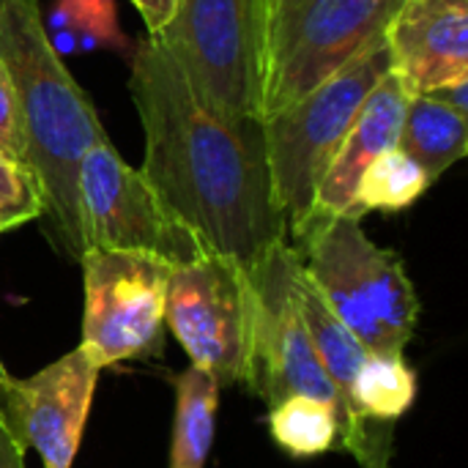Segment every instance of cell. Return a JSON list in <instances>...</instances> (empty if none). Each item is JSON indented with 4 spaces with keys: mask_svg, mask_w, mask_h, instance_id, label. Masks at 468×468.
<instances>
[{
    "mask_svg": "<svg viewBox=\"0 0 468 468\" xmlns=\"http://www.w3.org/2000/svg\"><path fill=\"white\" fill-rule=\"evenodd\" d=\"M296 299H299V310L307 326V335L313 340V348L321 359V367L326 370L329 381L335 384V389L340 392V398L348 406V389L351 381L359 370V365L365 362V356L370 354L351 332L348 326L326 307V302L318 296V291L313 288V282L307 280L304 269L299 266L296 274ZM351 411V409H348ZM354 417V414H351Z\"/></svg>",
    "mask_w": 468,
    "mask_h": 468,
    "instance_id": "17",
    "label": "cell"
},
{
    "mask_svg": "<svg viewBox=\"0 0 468 468\" xmlns=\"http://www.w3.org/2000/svg\"><path fill=\"white\" fill-rule=\"evenodd\" d=\"M0 151L22 165H30L27 154V132H25V118H22V104L14 88L11 74L5 71L0 60ZM33 167V165H30ZM36 170V167H33Z\"/></svg>",
    "mask_w": 468,
    "mask_h": 468,
    "instance_id": "22",
    "label": "cell"
},
{
    "mask_svg": "<svg viewBox=\"0 0 468 468\" xmlns=\"http://www.w3.org/2000/svg\"><path fill=\"white\" fill-rule=\"evenodd\" d=\"M0 468H25V450L11 439L0 422Z\"/></svg>",
    "mask_w": 468,
    "mask_h": 468,
    "instance_id": "25",
    "label": "cell"
},
{
    "mask_svg": "<svg viewBox=\"0 0 468 468\" xmlns=\"http://www.w3.org/2000/svg\"><path fill=\"white\" fill-rule=\"evenodd\" d=\"M395 148L414 159L428 178L436 181L466 156V115L455 112L431 93H411Z\"/></svg>",
    "mask_w": 468,
    "mask_h": 468,
    "instance_id": "14",
    "label": "cell"
},
{
    "mask_svg": "<svg viewBox=\"0 0 468 468\" xmlns=\"http://www.w3.org/2000/svg\"><path fill=\"white\" fill-rule=\"evenodd\" d=\"M431 184L433 181L414 159L392 148L365 170L348 217L362 219L370 211H403L417 203L431 189Z\"/></svg>",
    "mask_w": 468,
    "mask_h": 468,
    "instance_id": "20",
    "label": "cell"
},
{
    "mask_svg": "<svg viewBox=\"0 0 468 468\" xmlns=\"http://www.w3.org/2000/svg\"><path fill=\"white\" fill-rule=\"evenodd\" d=\"M219 389L222 387L195 365L176 376V417L167 468L206 466L217 431Z\"/></svg>",
    "mask_w": 468,
    "mask_h": 468,
    "instance_id": "15",
    "label": "cell"
},
{
    "mask_svg": "<svg viewBox=\"0 0 468 468\" xmlns=\"http://www.w3.org/2000/svg\"><path fill=\"white\" fill-rule=\"evenodd\" d=\"M296 252L318 296L370 354L406 351L420 296L403 258L370 241L362 219L340 214L321 222Z\"/></svg>",
    "mask_w": 468,
    "mask_h": 468,
    "instance_id": "5",
    "label": "cell"
},
{
    "mask_svg": "<svg viewBox=\"0 0 468 468\" xmlns=\"http://www.w3.org/2000/svg\"><path fill=\"white\" fill-rule=\"evenodd\" d=\"M255 296L250 274L225 255L206 252L173 266L165 299V324L219 387H241L250 373Z\"/></svg>",
    "mask_w": 468,
    "mask_h": 468,
    "instance_id": "8",
    "label": "cell"
},
{
    "mask_svg": "<svg viewBox=\"0 0 468 468\" xmlns=\"http://www.w3.org/2000/svg\"><path fill=\"white\" fill-rule=\"evenodd\" d=\"M0 60L14 80L27 154L44 186V219L52 241L82 258L85 236L77 197L82 156L110 140L96 107L55 55L36 0H0Z\"/></svg>",
    "mask_w": 468,
    "mask_h": 468,
    "instance_id": "2",
    "label": "cell"
},
{
    "mask_svg": "<svg viewBox=\"0 0 468 468\" xmlns=\"http://www.w3.org/2000/svg\"><path fill=\"white\" fill-rule=\"evenodd\" d=\"M3 230H5V228H3V222H0V233H3Z\"/></svg>",
    "mask_w": 468,
    "mask_h": 468,
    "instance_id": "27",
    "label": "cell"
},
{
    "mask_svg": "<svg viewBox=\"0 0 468 468\" xmlns=\"http://www.w3.org/2000/svg\"><path fill=\"white\" fill-rule=\"evenodd\" d=\"M132 3H134L137 11L143 14L148 33L162 30V27L170 22L173 11H176V0H132Z\"/></svg>",
    "mask_w": 468,
    "mask_h": 468,
    "instance_id": "23",
    "label": "cell"
},
{
    "mask_svg": "<svg viewBox=\"0 0 468 468\" xmlns=\"http://www.w3.org/2000/svg\"><path fill=\"white\" fill-rule=\"evenodd\" d=\"M101 367L77 346L30 378L0 362V422L22 450H36L44 468H71L93 406Z\"/></svg>",
    "mask_w": 468,
    "mask_h": 468,
    "instance_id": "11",
    "label": "cell"
},
{
    "mask_svg": "<svg viewBox=\"0 0 468 468\" xmlns=\"http://www.w3.org/2000/svg\"><path fill=\"white\" fill-rule=\"evenodd\" d=\"M129 93L143 134V176L206 252L258 266L288 241L261 121L217 112L148 33L132 47Z\"/></svg>",
    "mask_w": 468,
    "mask_h": 468,
    "instance_id": "1",
    "label": "cell"
},
{
    "mask_svg": "<svg viewBox=\"0 0 468 468\" xmlns=\"http://www.w3.org/2000/svg\"><path fill=\"white\" fill-rule=\"evenodd\" d=\"M44 217V186L30 165L0 151V222L5 230Z\"/></svg>",
    "mask_w": 468,
    "mask_h": 468,
    "instance_id": "21",
    "label": "cell"
},
{
    "mask_svg": "<svg viewBox=\"0 0 468 468\" xmlns=\"http://www.w3.org/2000/svg\"><path fill=\"white\" fill-rule=\"evenodd\" d=\"M433 99L444 101L447 107H452L455 112L466 115L468 110V80H455V82H447L436 90H431Z\"/></svg>",
    "mask_w": 468,
    "mask_h": 468,
    "instance_id": "24",
    "label": "cell"
},
{
    "mask_svg": "<svg viewBox=\"0 0 468 468\" xmlns=\"http://www.w3.org/2000/svg\"><path fill=\"white\" fill-rule=\"evenodd\" d=\"M269 433L291 458H318L340 444V422L332 406L315 398H285L269 411Z\"/></svg>",
    "mask_w": 468,
    "mask_h": 468,
    "instance_id": "19",
    "label": "cell"
},
{
    "mask_svg": "<svg viewBox=\"0 0 468 468\" xmlns=\"http://www.w3.org/2000/svg\"><path fill=\"white\" fill-rule=\"evenodd\" d=\"M299 266L302 258L296 247L285 241L274 247L258 266L247 269L255 296V321L244 387L252 389L269 409L293 395L315 398L332 406L340 422V447L348 450L362 466L378 450L392 447V431L389 422H381V428H373L376 422H356L321 367L296 299Z\"/></svg>",
    "mask_w": 468,
    "mask_h": 468,
    "instance_id": "3",
    "label": "cell"
},
{
    "mask_svg": "<svg viewBox=\"0 0 468 468\" xmlns=\"http://www.w3.org/2000/svg\"><path fill=\"white\" fill-rule=\"evenodd\" d=\"M82 348L104 370L165 351V299L173 263L137 250H85Z\"/></svg>",
    "mask_w": 468,
    "mask_h": 468,
    "instance_id": "9",
    "label": "cell"
},
{
    "mask_svg": "<svg viewBox=\"0 0 468 468\" xmlns=\"http://www.w3.org/2000/svg\"><path fill=\"white\" fill-rule=\"evenodd\" d=\"M409 96H411V90L392 69L376 82V88L359 107L348 134L343 137L326 176L321 178V186H318L315 203H313V230L332 217L351 214L356 186H359L365 170L381 154H387L398 145Z\"/></svg>",
    "mask_w": 468,
    "mask_h": 468,
    "instance_id": "13",
    "label": "cell"
},
{
    "mask_svg": "<svg viewBox=\"0 0 468 468\" xmlns=\"http://www.w3.org/2000/svg\"><path fill=\"white\" fill-rule=\"evenodd\" d=\"M387 466H389V447L378 450L367 463H362V468H387Z\"/></svg>",
    "mask_w": 468,
    "mask_h": 468,
    "instance_id": "26",
    "label": "cell"
},
{
    "mask_svg": "<svg viewBox=\"0 0 468 468\" xmlns=\"http://www.w3.org/2000/svg\"><path fill=\"white\" fill-rule=\"evenodd\" d=\"M266 11L269 0H176L170 22L151 36L217 112L261 121Z\"/></svg>",
    "mask_w": 468,
    "mask_h": 468,
    "instance_id": "7",
    "label": "cell"
},
{
    "mask_svg": "<svg viewBox=\"0 0 468 468\" xmlns=\"http://www.w3.org/2000/svg\"><path fill=\"white\" fill-rule=\"evenodd\" d=\"M403 3L406 0H269L263 118L302 99L359 52L381 41Z\"/></svg>",
    "mask_w": 468,
    "mask_h": 468,
    "instance_id": "6",
    "label": "cell"
},
{
    "mask_svg": "<svg viewBox=\"0 0 468 468\" xmlns=\"http://www.w3.org/2000/svg\"><path fill=\"white\" fill-rule=\"evenodd\" d=\"M85 250H137L173 266L206 255L200 239L167 208L151 181L110 140L93 145L77 173Z\"/></svg>",
    "mask_w": 468,
    "mask_h": 468,
    "instance_id": "10",
    "label": "cell"
},
{
    "mask_svg": "<svg viewBox=\"0 0 468 468\" xmlns=\"http://www.w3.org/2000/svg\"><path fill=\"white\" fill-rule=\"evenodd\" d=\"M41 22L60 60L96 49H126L129 44L118 27L112 0H55L49 16Z\"/></svg>",
    "mask_w": 468,
    "mask_h": 468,
    "instance_id": "18",
    "label": "cell"
},
{
    "mask_svg": "<svg viewBox=\"0 0 468 468\" xmlns=\"http://www.w3.org/2000/svg\"><path fill=\"white\" fill-rule=\"evenodd\" d=\"M384 41L411 93L468 80V0H406Z\"/></svg>",
    "mask_w": 468,
    "mask_h": 468,
    "instance_id": "12",
    "label": "cell"
},
{
    "mask_svg": "<svg viewBox=\"0 0 468 468\" xmlns=\"http://www.w3.org/2000/svg\"><path fill=\"white\" fill-rule=\"evenodd\" d=\"M392 69L387 41H376L302 99L266 115L263 143L274 200L288 222V244L313 230V203L343 137L376 82Z\"/></svg>",
    "mask_w": 468,
    "mask_h": 468,
    "instance_id": "4",
    "label": "cell"
},
{
    "mask_svg": "<svg viewBox=\"0 0 468 468\" xmlns=\"http://www.w3.org/2000/svg\"><path fill=\"white\" fill-rule=\"evenodd\" d=\"M417 400V373L403 354H367L359 365L351 389L348 409L356 422H395Z\"/></svg>",
    "mask_w": 468,
    "mask_h": 468,
    "instance_id": "16",
    "label": "cell"
}]
</instances>
